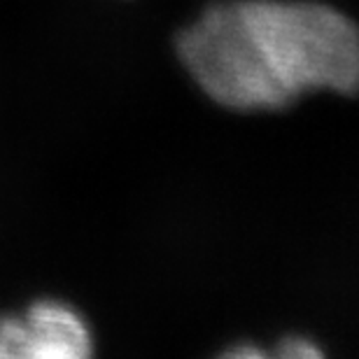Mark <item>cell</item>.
Returning a JSON list of instances; mask_svg holds the SVG:
<instances>
[{
    "instance_id": "1",
    "label": "cell",
    "mask_w": 359,
    "mask_h": 359,
    "mask_svg": "<svg viewBox=\"0 0 359 359\" xmlns=\"http://www.w3.org/2000/svg\"><path fill=\"white\" fill-rule=\"evenodd\" d=\"M180 54L198 87L236 110H273L318 89H359V28L320 3H219L182 33Z\"/></svg>"
},
{
    "instance_id": "2",
    "label": "cell",
    "mask_w": 359,
    "mask_h": 359,
    "mask_svg": "<svg viewBox=\"0 0 359 359\" xmlns=\"http://www.w3.org/2000/svg\"><path fill=\"white\" fill-rule=\"evenodd\" d=\"M91 350L87 322L61 301H38L0 318V359H84Z\"/></svg>"
},
{
    "instance_id": "3",
    "label": "cell",
    "mask_w": 359,
    "mask_h": 359,
    "mask_svg": "<svg viewBox=\"0 0 359 359\" xmlns=\"http://www.w3.org/2000/svg\"><path fill=\"white\" fill-rule=\"evenodd\" d=\"M283 353L287 357H315V355H320V350L306 339H290Z\"/></svg>"
}]
</instances>
